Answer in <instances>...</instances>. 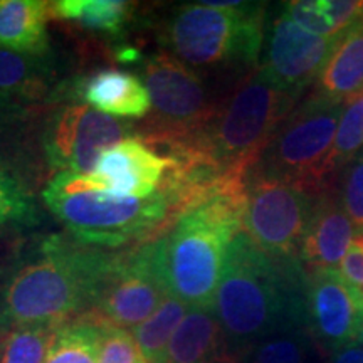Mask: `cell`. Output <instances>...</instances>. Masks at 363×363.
<instances>
[{
  "label": "cell",
  "mask_w": 363,
  "mask_h": 363,
  "mask_svg": "<svg viewBox=\"0 0 363 363\" xmlns=\"http://www.w3.org/2000/svg\"><path fill=\"white\" fill-rule=\"evenodd\" d=\"M214 311L233 360L269 335L306 328L305 267L269 256L240 230L227 249Z\"/></svg>",
  "instance_id": "6da1fadb"
},
{
  "label": "cell",
  "mask_w": 363,
  "mask_h": 363,
  "mask_svg": "<svg viewBox=\"0 0 363 363\" xmlns=\"http://www.w3.org/2000/svg\"><path fill=\"white\" fill-rule=\"evenodd\" d=\"M301 94L281 88L259 67L219 104L197 138L169 153L175 170L192 180L247 177Z\"/></svg>",
  "instance_id": "7a4b0ae2"
},
{
  "label": "cell",
  "mask_w": 363,
  "mask_h": 363,
  "mask_svg": "<svg viewBox=\"0 0 363 363\" xmlns=\"http://www.w3.org/2000/svg\"><path fill=\"white\" fill-rule=\"evenodd\" d=\"M111 254L49 238L0 288V328L66 323L93 308Z\"/></svg>",
  "instance_id": "3957f363"
},
{
  "label": "cell",
  "mask_w": 363,
  "mask_h": 363,
  "mask_svg": "<svg viewBox=\"0 0 363 363\" xmlns=\"http://www.w3.org/2000/svg\"><path fill=\"white\" fill-rule=\"evenodd\" d=\"M246 179L233 180L184 212L157 239L163 279L189 308H214L227 249L244 229Z\"/></svg>",
  "instance_id": "277c9868"
},
{
  "label": "cell",
  "mask_w": 363,
  "mask_h": 363,
  "mask_svg": "<svg viewBox=\"0 0 363 363\" xmlns=\"http://www.w3.org/2000/svg\"><path fill=\"white\" fill-rule=\"evenodd\" d=\"M266 4L199 2L182 6L167 38L189 67H252L264 43Z\"/></svg>",
  "instance_id": "5b68a950"
},
{
  "label": "cell",
  "mask_w": 363,
  "mask_h": 363,
  "mask_svg": "<svg viewBox=\"0 0 363 363\" xmlns=\"http://www.w3.org/2000/svg\"><path fill=\"white\" fill-rule=\"evenodd\" d=\"M45 206L71 230L79 242L118 247L128 242H152L174 225V202L165 190L145 199L66 190L56 182L44 189Z\"/></svg>",
  "instance_id": "8992f818"
},
{
  "label": "cell",
  "mask_w": 363,
  "mask_h": 363,
  "mask_svg": "<svg viewBox=\"0 0 363 363\" xmlns=\"http://www.w3.org/2000/svg\"><path fill=\"white\" fill-rule=\"evenodd\" d=\"M345 104L311 93L281 123L249 174L288 182L316 195L335 187L326 169Z\"/></svg>",
  "instance_id": "52a82bcc"
},
{
  "label": "cell",
  "mask_w": 363,
  "mask_h": 363,
  "mask_svg": "<svg viewBox=\"0 0 363 363\" xmlns=\"http://www.w3.org/2000/svg\"><path fill=\"white\" fill-rule=\"evenodd\" d=\"M152 110L140 126L138 136L167 155L197 138L214 118L219 104L212 101L201 76L174 54L160 52L143 66Z\"/></svg>",
  "instance_id": "ba28073f"
},
{
  "label": "cell",
  "mask_w": 363,
  "mask_h": 363,
  "mask_svg": "<svg viewBox=\"0 0 363 363\" xmlns=\"http://www.w3.org/2000/svg\"><path fill=\"white\" fill-rule=\"evenodd\" d=\"M318 195L288 182L247 174L242 230L276 259H299Z\"/></svg>",
  "instance_id": "9c48e42d"
},
{
  "label": "cell",
  "mask_w": 363,
  "mask_h": 363,
  "mask_svg": "<svg viewBox=\"0 0 363 363\" xmlns=\"http://www.w3.org/2000/svg\"><path fill=\"white\" fill-rule=\"evenodd\" d=\"M169 296L157 240H152L110 257L91 310L99 320L131 331Z\"/></svg>",
  "instance_id": "30bf717a"
},
{
  "label": "cell",
  "mask_w": 363,
  "mask_h": 363,
  "mask_svg": "<svg viewBox=\"0 0 363 363\" xmlns=\"http://www.w3.org/2000/svg\"><path fill=\"white\" fill-rule=\"evenodd\" d=\"M138 136L133 125L104 115L88 104H67L51 116L44 133V150L54 169L91 174L104 152Z\"/></svg>",
  "instance_id": "8fae6325"
},
{
  "label": "cell",
  "mask_w": 363,
  "mask_h": 363,
  "mask_svg": "<svg viewBox=\"0 0 363 363\" xmlns=\"http://www.w3.org/2000/svg\"><path fill=\"white\" fill-rule=\"evenodd\" d=\"M174 163L170 157L157 153L142 138L130 136L104 152L91 174L61 172L52 182L66 190L145 199L160 190Z\"/></svg>",
  "instance_id": "7c38bea8"
},
{
  "label": "cell",
  "mask_w": 363,
  "mask_h": 363,
  "mask_svg": "<svg viewBox=\"0 0 363 363\" xmlns=\"http://www.w3.org/2000/svg\"><path fill=\"white\" fill-rule=\"evenodd\" d=\"M348 29L325 38L308 33L281 11L267 34L266 52L259 69L281 88L303 96L308 86L315 84L320 78Z\"/></svg>",
  "instance_id": "4fadbf2b"
},
{
  "label": "cell",
  "mask_w": 363,
  "mask_h": 363,
  "mask_svg": "<svg viewBox=\"0 0 363 363\" xmlns=\"http://www.w3.org/2000/svg\"><path fill=\"white\" fill-rule=\"evenodd\" d=\"M363 311L340 269L306 272V328L325 353L358 340Z\"/></svg>",
  "instance_id": "5bb4252c"
},
{
  "label": "cell",
  "mask_w": 363,
  "mask_h": 363,
  "mask_svg": "<svg viewBox=\"0 0 363 363\" xmlns=\"http://www.w3.org/2000/svg\"><path fill=\"white\" fill-rule=\"evenodd\" d=\"M355 235V227L345 212L337 185L326 189L316 199L299 251V262L306 272L340 269Z\"/></svg>",
  "instance_id": "9a60e30c"
},
{
  "label": "cell",
  "mask_w": 363,
  "mask_h": 363,
  "mask_svg": "<svg viewBox=\"0 0 363 363\" xmlns=\"http://www.w3.org/2000/svg\"><path fill=\"white\" fill-rule=\"evenodd\" d=\"M76 94L94 110L108 116L145 118L152 110L147 86L130 72L104 69L81 81Z\"/></svg>",
  "instance_id": "2e32d148"
},
{
  "label": "cell",
  "mask_w": 363,
  "mask_h": 363,
  "mask_svg": "<svg viewBox=\"0 0 363 363\" xmlns=\"http://www.w3.org/2000/svg\"><path fill=\"white\" fill-rule=\"evenodd\" d=\"M224 331L214 308H189L177 326L163 363H227Z\"/></svg>",
  "instance_id": "e0dca14e"
},
{
  "label": "cell",
  "mask_w": 363,
  "mask_h": 363,
  "mask_svg": "<svg viewBox=\"0 0 363 363\" xmlns=\"http://www.w3.org/2000/svg\"><path fill=\"white\" fill-rule=\"evenodd\" d=\"M49 13L51 4L44 0H0V49L44 56Z\"/></svg>",
  "instance_id": "ac0fdd59"
},
{
  "label": "cell",
  "mask_w": 363,
  "mask_h": 363,
  "mask_svg": "<svg viewBox=\"0 0 363 363\" xmlns=\"http://www.w3.org/2000/svg\"><path fill=\"white\" fill-rule=\"evenodd\" d=\"M313 93L347 103L363 93V16L331 54Z\"/></svg>",
  "instance_id": "d6986e66"
},
{
  "label": "cell",
  "mask_w": 363,
  "mask_h": 363,
  "mask_svg": "<svg viewBox=\"0 0 363 363\" xmlns=\"http://www.w3.org/2000/svg\"><path fill=\"white\" fill-rule=\"evenodd\" d=\"M325 352L305 326L269 335L234 358V363H326Z\"/></svg>",
  "instance_id": "ffe728a7"
},
{
  "label": "cell",
  "mask_w": 363,
  "mask_h": 363,
  "mask_svg": "<svg viewBox=\"0 0 363 363\" xmlns=\"http://www.w3.org/2000/svg\"><path fill=\"white\" fill-rule=\"evenodd\" d=\"M283 11L308 33L331 38L357 24L363 16L360 0H293Z\"/></svg>",
  "instance_id": "44dd1931"
},
{
  "label": "cell",
  "mask_w": 363,
  "mask_h": 363,
  "mask_svg": "<svg viewBox=\"0 0 363 363\" xmlns=\"http://www.w3.org/2000/svg\"><path fill=\"white\" fill-rule=\"evenodd\" d=\"M40 56L0 49V94L9 101H38L49 91V69Z\"/></svg>",
  "instance_id": "7402d4cb"
},
{
  "label": "cell",
  "mask_w": 363,
  "mask_h": 363,
  "mask_svg": "<svg viewBox=\"0 0 363 363\" xmlns=\"http://www.w3.org/2000/svg\"><path fill=\"white\" fill-rule=\"evenodd\" d=\"M133 11L135 4L123 0H57L51 4V12L57 19L111 35L125 29Z\"/></svg>",
  "instance_id": "603a6c76"
},
{
  "label": "cell",
  "mask_w": 363,
  "mask_h": 363,
  "mask_svg": "<svg viewBox=\"0 0 363 363\" xmlns=\"http://www.w3.org/2000/svg\"><path fill=\"white\" fill-rule=\"evenodd\" d=\"M101 325L94 315L89 320L66 321L54 333L44 363H98Z\"/></svg>",
  "instance_id": "cb8c5ba5"
},
{
  "label": "cell",
  "mask_w": 363,
  "mask_h": 363,
  "mask_svg": "<svg viewBox=\"0 0 363 363\" xmlns=\"http://www.w3.org/2000/svg\"><path fill=\"white\" fill-rule=\"evenodd\" d=\"M187 311L189 306L185 303L175 296H169L147 321L131 330L147 363L165 362L170 340Z\"/></svg>",
  "instance_id": "d4e9b609"
},
{
  "label": "cell",
  "mask_w": 363,
  "mask_h": 363,
  "mask_svg": "<svg viewBox=\"0 0 363 363\" xmlns=\"http://www.w3.org/2000/svg\"><path fill=\"white\" fill-rule=\"evenodd\" d=\"M363 148V93L347 101L340 118L337 136H335L333 150L328 160V182L337 185V177L353 157Z\"/></svg>",
  "instance_id": "484cf974"
},
{
  "label": "cell",
  "mask_w": 363,
  "mask_h": 363,
  "mask_svg": "<svg viewBox=\"0 0 363 363\" xmlns=\"http://www.w3.org/2000/svg\"><path fill=\"white\" fill-rule=\"evenodd\" d=\"M59 326L35 325L6 331L0 338V363H44Z\"/></svg>",
  "instance_id": "4316f807"
},
{
  "label": "cell",
  "mask_w": 363,
  "mask_h": 363,
  "mask_svg": "<svg viewBox=\"0 0 363 363\" xmlns=\"http://www.w3.org/2000/svg\"><path fill=\"white\" fill-rule=\"evenodd\" d=\"M38 207L21 180L0 167V225L38 224Z\"/></svg>",
  "instance_id": "83f0119b"
},
{
  "label": "cell",
  "mask_w": 363,
  "mask_h": 363,
  "mask_svg": "<svg viewBox=\"0 0 363 363\" xmlns=\"http://www.w3.org/2000/svg\"><path fill=\"white\" fill-rule=\"evenodd\" d=\"M98 321L101 325L98 363H147L130 330L110 325L99 318Z\"/></svg>",
  "instance_id": "f1b7e54d"
},
{
  "label": "cell",
  "mask_w": 363,
  "mask_h": 363,
  "mask_svg": "<svg viewBox=\"0 0 363 363\" xmlns=\"http://www.w3.org/2000/svg\"><path fill=\"white\" fill-rule=\"evenodd\" d=\"M343 208L350 217L357 235L363 234V148L342 172L337 185Z\"/></svg>",
  "instance_id": "f546056e"
},
{
  "label": "cell",
  "mask_w": 363,
  "mask_h": 363,
  "mask_svg": "<svg viewBox=\"0 0 363 363\" xmlns=\"http://www.w3.org/2000/svg\"><path fill=\"white\" fill-rule=\"evenodd\" d=\"M340 272L363 311V234L355 235L352 240L350 249L340 264Z\"/></svg>",
  "instance_id": "4dcf8cb0"
},
{
  "label": "cell",
  "mask_w": 363,
  "mask_h": 363,
  "mask_svg": "<svg viewBox=\"0 0 363 363\" xmlns=\"http://www.w3.org/2000/svg\"><path fill=\"white\" fill-rule=\"evenodd\" d=\"M326 363H363V345L358 340L331 352Z\"/></svg>",
  "instance_id": "1f68e13d"
},
{
  "label": "cell",
  "mask_w": 363,
  "mask_h": 363,
  "mask_svg": "<svg viewBox=\"0 0 363 363\" xmlns=\"http://www.w3.org/2000/svg\"><path fill=\"white\" fill-rule=\"evenodd\" d=\"M17 104H13L12 101H9L7 98H4L2 94H0V121L6 120V118H9L11 115H13V113L17 111Z\"/></svg>",
  "instance_id": "d6a6232c"
},
{
  "label": "cell",
  "mask_w": 363,
  "mask_h": 363,
  "mask_svg": "<svg viewBox=\"0 0 363 363\" xmlns=\"http://www.w3.org/2000/svg\"><path fill=\"white\" fill-rule=\"evenodd\" d=\"M358 342L363 345V320H362V326H360V331H358Z\"/></svg>",
  "instance_id": "836d02e7"
},
{
  "label": "cell",
  "mask_w": 363,
  "mask_h": 363,
  "mask_svg": "<svg viewBox=\"0 0 363 363\" xmlns=\"http://www.w3.org/2000/svg\"><path fill=\"white\" fill-rule=\"evenodd\" d=\"M227 363H234V360H230V362H227Z\"/></svg>",
  "instance_id": "e575fe53"
}]
</instances>
